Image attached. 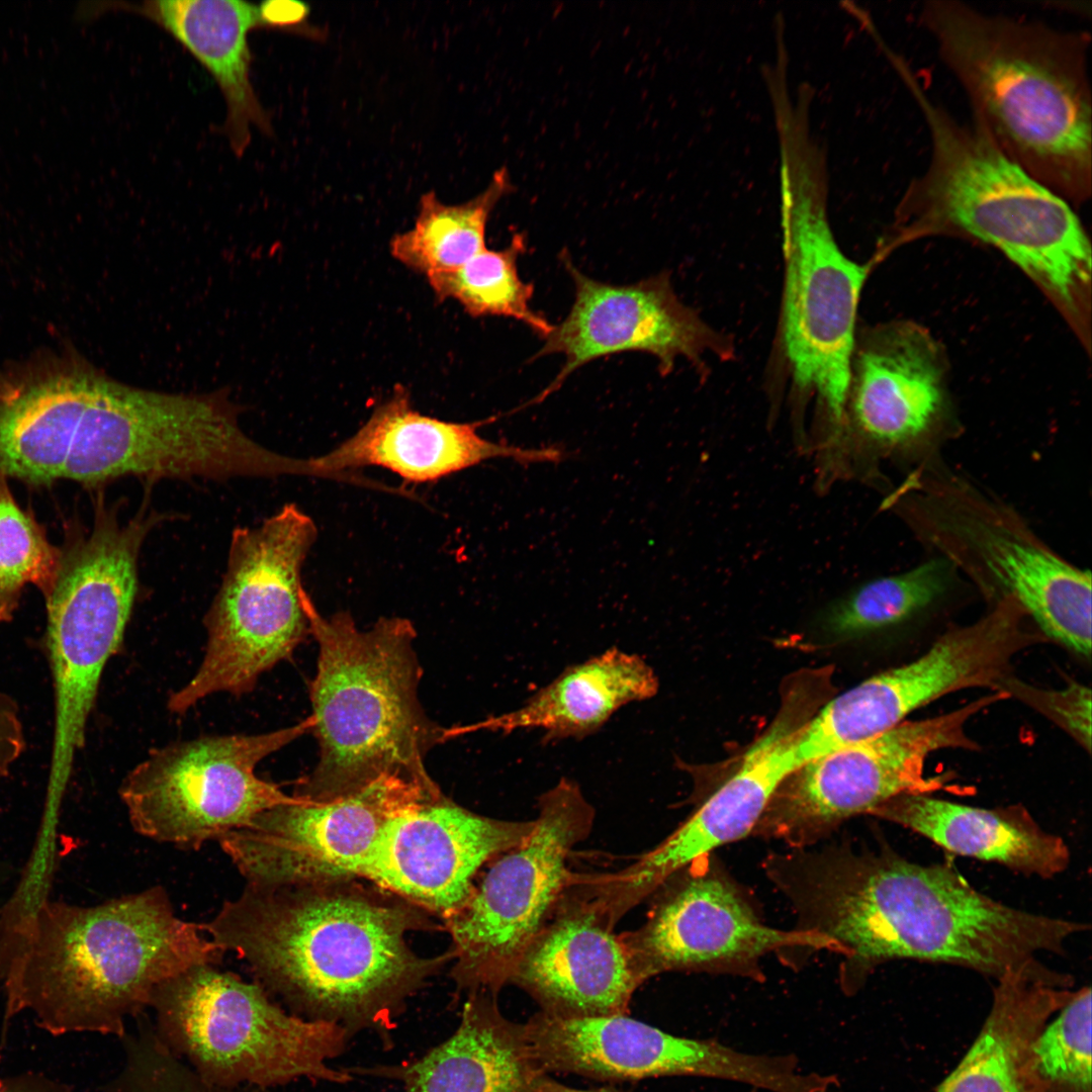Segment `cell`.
Segmentation results:
<instances>
[{
  "label": "cell",
  "instance_id": "obj_2",
  "mask_svg": "<svg viewBox=\"0 0 1092 1092\" xmlns=\"http://www.w3.org/2000/svg\"><path fill=\"white\" fill-rule=\"evenodd\" d=\"M350 881L247 883L202 925L294 1014L339 1024L350 1038L372 1032L390 1048L406 1001L442 960L420 957L406 941L424 922L420 908Z\"/></svg>",
  "mask_w": 1092,
  "mask_h": 1092
},
{
  "label": "cell",
  "instance_id": "obj_1",
  "mask_svg": "<svg viewBox=\"0 0 1092 1092\" xmlns=\"http://www.w3.org/2000/svg\"><path fill=\"white\" fill-rule=\"evenodd\" d=\"M764 874L791 904L797 928L846 950L840 990L853 996L894 960L967 968L1000 980L1062 954L1089 925L1013 908L971 886L946 863L912 861L886 840L842 841L769 853Z\"/></svg>",
  "mask_w": 1092,
  "mask_h": 1092
},
{
  "label": "cell",
  "instance_id": "obj_39",
  "mask_svg": "<svg viewBox=\"0 0 1092 1092\" xmlns=\"http://www.w3.org/2000/svg\"><path fill=\"white\" fill-rule=\"evenodd\" d=\"M0 1092H71L63 1083L36 1073L0 1078Z\"/></svg>",
  "mask_w": 1092,
  "mask_h": 1092
},
{
  "label": "cell",
  "instance_id": "obj_3",
  "mask_svg": "<svg viewBox=\"0 0 1092 1092\" xmlns=\"http://www.w3.org/2000/svg\"><path fill=\"white\" fill-rule=\"evenodd\" d=\"M202 924L179 918L162 887L79 906L49 895L0 907L6 1020L30 1013L53 1035L122 1036L125 1019L165 982L218 964Z\"/></svg>",
  "mask_w": 1092,
  "mask_h": 1092
},
{
  "label": "cell",
  "instance_id": "obj_27",
  "mask_svg": "<svg viewBox=\"0 0 1092 1092\" xmlns=\"http://www.w3.org/2000/svg\"><path fill=\"white\" fill-rule=\"evenodd\" d=\"M115 9L143 16L179 41L208 71L226 105L222 132L236 156L251 143V126L273 133L250 78L249 32L261 27L258 6L239 0L118 2Z\"/></svg>",
  "mask_w": 1092,
  "mask_h": 1092
},
{
  "label": "cell",
  "instance_id": "obj_23",
  "mask_svg": "<svg viewBox=\"0 0 1092 1092\" xmlns=\"http://www.w3.org/2000/svg\"><path fill=\"white\" fill-rule=\"evenodd\" d=\"M613 927L589 900L562 909L523 951L508 983L527 991L548 1014H627L642 981Z\"/></svg>",
  "mask_w": 1092,
  "mask_h": 1092
},
{
  "label": "cell",
  "instance_id": "obj_21",
  "mask_svg": "<svg viewBox=\"0 0 1092 1092\" xmlns=\"http://www.w3.org/2000/svg\"><path fill=\"white\" fill-rule=\"evenodd\" d=\"M561 259L574 285V301L535 358L558 353L565 362L533 403L544 400L573 371L598 358L627 351L649 353L658 359L665 375L678 356L697 362L714 349V334L678 300L668 275L614 285L581 273L566 253Z\"/></svg>",
  "mask_w": 1092,
  "mask_h": 1092
},
{
  "label": "cell",
  "instance_id": "obj_7",
  "mask_svg": "<svg viewBox=\"0 0 1092 1092\" xmlns=\"http://www.w3.org/2000/svg\"><path fill=\"white\" fill-rule=\"evenodd\" d=\"M774 117L786 265L785 350L795 383L816 392L838 423L849 393L857 303L868 269L844 255L831 231L826 153L811 133L810 111L786 106Z\"/></svg>",
  "mask_w": 1092,
  "mask_h": 1092
},
{
  "label": "cell",
  "instance_id": "obj_14",
  "mask_svg": "<svg viewBox=\"0 0 1092 1092\" xmlns=\"http://www.w3.org/2000/svg\"><path fill=\"white\" fill-rule=\"evenodd\" d=\"M1008 696L996 691L939 716L904 721L862 741L817 757L777 790L751 835L783 841L789 848L816 845L842 822L869 814L901 794L940 790L947 776L927 777L935 751L978 750L967 733L970 719Z\"/></svg>",
  "mask_w": 1092,
  "mask_h": 1092
},
{
  "label": "cell",
  "instance_id": "obj_9",
  "mask_svg": "<svg viewBox=\"0 0 1092 1092\" xmlns=\"http://www.w3.org/2000/svg\"><path fill=\"white\" fill-rule=\"evenodd\" d=\"M89 533L71 527L44 598L47 644L55 691L49 783L65 787L84 745L103 669L122 642L138 592L141 548L168 516L144 503L125 523L98 492Z\"/></svg>",
  "mask_w": 1092,
  "mask_h": 1092
},
{
  "label": "cell",
  "instance_id": "obj_38",
  "mask_svg": "<svg viewBox=\"0 0 1092 1092\" xmlns=\"http://www.w3.org/2000/svg\"><path fill=\"white\" fill-rule=\"evenodd\" d=\"M24 734L14 701L0 693V779L24 749Z\"/></svg>",
  "mask_w": 1092,
  "mask_h": 1092
},
{
  "label": "cell",
  "instance_id": "obj_24",
  "mask_svg": "<svg viewBox=\"0 0 1092 1092\" xmlns=\"http://www.w3.org/2000/svg\"><path fill=\"white\" fill-rule=\"evenodd\" d=\"M493 418L451 423L424 416L413 408L406 389L398 387L352 437L325 455L304 459L305 475L372 465L408 481L427 482L492 458L523 464L564 459L556 447L522 448L482 438L478 427Z\"/></svg>",
  "mask_w": 1092,
  "mask_h": 1092
},
{
  "label": "cell",
  "instance_id": "obj_6",
  "mask_svg": "<svg viewBox=\"0 0 1092 1092\" xmlns=\"http://www.w3.org/2000/svg\"><path fill=\"white\" fill-rule=\"evenodd\" d=\"M919 107L931 143L925 170L902 206L919 221L991 244L1065 305L1091 278V247L1066 199L1030 176L975 122L958 121L923 90L905 63L896 68Z\"/></svg>",
  "mask_w": 1092,
  "mask_h": 1092
},
{
  "label": "cell",
  "instance_id": "obj_22",
  "mask_svg": "<svg viewBox=\"0 0 1092 1092\" xmlns=\"http://www.w3.org/2000/svg\"><path fill=\"white\" fill-rule=\"evenodd\" d=\"M791 734L771 729L662 842L626 869L595 882V895L613 919L618 921L694 860L751 834L777 790L797 770Z\"/></svg>",
  "mask_w": 1092,
  "mask_h": 1092
},
{
  "label": "cell",
  "instance_id": "obj_32",
  "mask_svg": "<svg viewBox=\"0 0 1092 1092\" xmlns=\"http://www.w3.org/2000/svg\"><path fill=\"white\" fill-rule=\"evenodd\" d=\"M525 250V239L517 234L503 250L485 248L456 269L426 277L439 300L454 299L471 316L515 318L545 339L554 326L531 308L534 286L518 273L517 262Z\"/></svg>",
  "mask_w": 1092,
  "mask_h": 1092
},
{
  "label": "cell",
  "instance_id": "obj_25",
  "mask_svg": "<svg viewBox=\"0 0 1092 1092\" xmlns=\"http://www.w3.org/2000/svg\"><path fill=\"white\" fill-rule=\"evenodd\" d=\"M495 998L468 994L455 1031L419 1058L346 1070L398 1081L403 1092H530L549 1074L534 1060L523 1023L505 1017Z\"/></svg>",
  "mask_w": 1092,
  "mask_h": 1092
},
{
  "label": "cell",
  "instance_id": "obj_30",
  "mask_svg": "<svg viewBox=\"0 0 1092 1092\" xmlns=\"http://www.w3.org/2000/svg\"><path fill=\"white\" fill-rule=\"evenodd\" d=\"M658 679L638 654L612 647L567 666L518 709L465 728L511 733L544 732L543 743L581 739L600 730L622 707L656 695Z\"/></svg>",
  "mask_w": 1092,
  "mask_h": 1092
},
{
  "label": "cell",
  "instance_id": "obj_35",
  "mask_svg": "<svg viewBox=\"0 0 1092 1092\" xmlns=\"http://www.w3.org/2000/svg\"><path fill=\"white\" fill-rule=\"evenodd\" d=\"M1028 1071L1032 1092H1092L1090 987L1075 991L1038 1033Z\"/></svg>",
  "mask_w": 1092,
  "mask_h": 1092
},
{
  "label": "cell",
  "instance_id": "obj_11",
  "mask_svg": "<svg viewBox=\"0 0 1092 1092\" xmlns=\"http://www.w3.org/2000/svg\"><path fill=\"white\" fill-rule=\"evenodd\" d=\"M316 538L294 504L232 534L226 568L205 617L207 642L191 679L168 700L182 714L208 696L250 693L309 633L301 568Z\"/></svg>",
  "mask_w": 1092,
  "mask_h": 1092
},
{
  "label": "cell",
  "instance_id": "obj_12",
  "mask_svg": "<svg viewBox=\"0 0 1092 1092\" xmlns=\"http://www.w3.org/2000/svg\"><path fill=\"white\" fill-rule=\"evenodd\" d=\"M125 440L124 383L75 348L0 365L1 476L97 489L121 477Z\"/></svg>",
  "mask_w": 1092,
  "mask_h": 1092
},
{
  "label": "cell",
  "instance_id": "obj_33",
  "mask_svg": "<svg viewBox=\"0 0 1092 1092\" xmlns=\"http://www.w3.org/2000/svg\"><path fill=\"white\" fill-rule=\"evenodd\" d=\"M953 567L936 556L906 571L860 585L826 616L836 638L851 639L904 623L938 599L949 586Z\"/></svg>",
  "mask_w": 1092,
  "mask_h": 1092
},
{
  "label": "cell",
  "instance_id": "obj_5",
  "mask_svg": "<svg viewBox=\"0 0 1092 1092\" xmlns=\"http://www.w3.org/2000/svg\"><path fill=\"white\" fill-rule=\"evenodd\" d=\"M302 604L318 646L309 717L320 753L293 795L335 797L385 775L436 785L425 760L450 735L419 699L414 624L383 617L362 630L347 612L322 616L305 589Z\"/></svg>",
  "mask_w": 1092,
  "mask_h": 1092
},
{
  "label": "cell",
  "instance_id": "obj_34",
  "mask_svg": "<svg viewBox=\"0 0 1092 1092\" xmlns=\"http://www.w3.org/2000/svg\"><path fill=\"white\" fill-rule=\"evenodd\" d=\"M60 547L48 539L30 511L13 497L7 478L0 475V624L11 619L26 584L46 598L60 563Z\"/></svg>",
  "mask_w": 1092,
  "mask_h": 1092
},
{
  "label": "cell",
  "instance_id": "obj_19",
  "mask_svg": "<svg viewBox=\"0 0 1092 1092\" xmlns=\"http://www.w3.org/2000/svg\"><path fill=\"white\" fill-rule=\"evenodd\" d=\"M531 1054L547 1074L601 1081L703 1077L778 1092L787 1079L779 1055L750 1054L715 1038H692L628 1017L558 1016L540 1011L523 1023Z\"/></svg>",
  "mask_w": 1092,
  "mask_h": 1092
},
{
  "label": "cell",
  "instance_id": "obj_26",
  "mask_svg": "<svg viewBox=\"0 0 1092 1092\" xmlns=\"http://www.w3.org/2000/svg\"><path fill=\"white\" fill-rule=\"evenodd\" d=\"M869 815L910 829L951 853L1027 876L1050 879L1070 863L1065 840L1042 829L1021 805L988 809L927 794H901Z\"/></svg>",
  "mask_w": 1092,
  "mask_h": 1092
},
{
  "label": "cell",
  "instance_id": "obj_41",
  "mask_svg": "<svg viewBox=\"0 0 1092 1092\" xmlns=\"http://www.w3.org/2000/svg\"><path fill=\"white\" fill-rule=\"evenodd\" d=\"M530 1092H623L613 1086H605L595 1089H577L568 1087L553 1080L550 1076L543 1079L536 1087ZM747 1092H758V1090L751 1088Z\"/></svg>",
  "mask_w": 1092,
  "mask_h": 1092
},
{
  "label": "cell",
  "instance_id": "obj_15",
  "mask_svg": "<svg viewBox=\"0 0 1092 1092\" xmlns=\"http://www.w3.org/2000/svg\"><path fill=\"white\" fill-rule=\"evenodd\" d=\"M311 729V719L260 734L202 736L153 749L123 779L119 795L132 828L184 848L247 827L292 795L256 766Z\"/></svg>",
  "mask_w": 1092,
  "mask_h": 1092
},
{
  "label": "cell",
  "instance_id": "obj_10",
  "mask_svg": "<svg viewBox=\"0 0 1092 1092\" xmlns=\"http://www.w3.org/2000/svg\"><path fill=\"white\" fill-rule=\"evenodd\" d=\"M151 1005L172 1045L209 1086L353 1080L346 1069L331 1065L347 1049L345 1028L287 1012L259 983L213 965L193 967L165 982Z\"/></svg>",
  "mask_w": 1092,
  "mask_h": 1092
},
{
  "label": "cell",
  "instance_id": "obj_18",
  "mask_svg": "<svg viewBox=\"0 0 1092 1092\" xmlns=\"http://www.w3.org/2000/svg\"><path fill=\"white\" fill-rule=\"evenodd\" d=\"M671 878L647 922L622 938L642 982L665 972H696L762 983L760 963L769 953L804 949L846 954L838 941L822 933L765 924L713 852Z\"/></svg>",
  "mask_w": 1092,
  "mask_h": 1092
},
{
  "label": "cell",
  "instance_id": "obj_8",
  "mask_svg": "<svg viewBox=\"0 0 1092 1092\" xmlns=\"http://www.w3.org/2000/svg\"><path fill=\"white\" fill-rule=\"evenodd\" d=\"M906 525L996 601L1010 598L1046 638L1091 655V574L1052 550L1008 506L951 474L916 473L892 494Z\"/></svg>",
  "mask_w": 1092,
  "mask_h": 1092
},
{
  "label": "cell",
  "instance_id": "obj_16",
  "mask_svg": "<svg viewBox=\"0 0 1092 1092\" xmlns=\"http://www.w3.org/2000/svg\"><path fill=\"white\" fill-rule=\"evenodd\" d=\"M1024 610L1010 598L995 602L977 622L944 632L916 659L877 673L831 700L797 729L798 766L883 733L927 704L961 690L999 691L1020 651L1045 637L1027 628Z\"/></svg>",
  "mask_w": 1092,
  "mask_h": 1092
},
{
  "label": "cell",
  "instance_id": "obj_13",
  "mask_svg": "<svg viewBox=\"0 0 1092 1092\" xmlns=\"http://www.w3.org/2000/svg\"><path fill=\"white\" fill-rule=\"evenodd\" d=\"M538 809L531 832L497 856L446 918L459 991L496 995L570 881L569 855L590 832L595 810L568 778L539 797Z\"/></svg>",
  "mask_w": 1092,
  "mask_h": 1092
},
{
  "label": "cell",
  "instance_id": "obj_40",
  "mask_svg": "<svg viewBox=\"0 0 1092 1092\" xmlns=\"http://www.w3.org/2000/svg\"><path fill=\"white\" fill-rule=\"evenodd\" d=\"M171 1066L159 1065L147 1079L141 1092H206L202 1085H193L184 1077H178Z\"/></svg>",
  "mask_w": 1092,
  "mask_h": 1092
},
{
  "label": "cell",
  "instance_id": "obj_31",
  "mask_svg": "<svg viewBox=\"0 0 1092 1092\" xmlns=\"http://www.w3.org/2000/svg\"><path fill=\"white\" fill-rule=\"evenodd\" d=\"M511 188L500 169L482 192L460 204L443 203L434 191L423 194L413 229L390 241L391 255L425 276L462 266L486 248L489 215Z\"/></svg>",
  "mask_w": 1092,
  "mask_h": 1092
},
{
  "label": "cell",
  "instance_id": "obj_36",
  "mask_svg": "<svg viewBox=\"0 0 1092 1092\" xmlns=\"http://www.w3.org/2000/svg\"><path fill=\"white\" fill-rule=\"evenodd\" d=\"M999 691L1014 697L1057 724L1080 744L1091 751V691L1076 680L1060 690L1041 689L1024 682L1012 674L1000 685Z\"/></svg>",
  "mask_w": 1092,
  "mask_h": 1092
},
{
  "label": "cell",
  "instance_id": "obj_4",
  "mask_svg": "<svg viewBox=\"0 0 1092 1092\" xmlns=\"http://www.w3.org/2000/svg\"><path fill=\"white\" fill-rule=\"evenodd\" d=\"M919 20L970 100L973 122L1056 194L1088 198L1089 34L948 0L925 2Z\"/></svg>",
  "mask_w": 1092,
  "mask_h": 1092
},
{
  "label": "cell",
  "instance_id": "obj_17",
  "mask_svg": "<svg viewBox=\"0 0 1092 1092\" xmlns=\"http://www.w3.org/2000/svg\"><path fill=\"white\" fill-rule=\"evenodd\" d=\"M441 796L438 785L385 775L335 797L292 795L218 841L248 884L353 880L362 878L375 842L392 820Z\"/></svg>",
  "mask_w": 1092,
  "mask_h": 1092
},
{
  "label": "cell",
  "instance_id": "obj_29",
  "mask_svg": "<svg viewBox=\"0 0 1092 1092\" xmlns=\"http://www.w3.org/2000/svg\"><path fill=\"white\" fill-rule=\"evenodd\" d=\"M851 411L859 431L884 447L924 436L942 404L940 370L930 346L913 332L884 331L851 364Z\"/></svg>",
  "mask_w": 1092,
  "mask_h": 1092
},
{
  "label": "cell",
  "instance_id": "obj_42",
  "mask_svg": "<svg viewBox=\"0 0 1092 1092\" xmlns=\"http://www.w3.org/2000/svg\"><path fill=\"white\" fill-rule=\"evenodd\" d=\"M8 880H9V873L7 872V869L4 868L3 866H0V907L6 901V899L8 898V897L4 898L2 896L3 893H4L3 889H4L5 884H6V882Z\"/></svg>",
  "mask_w": 1092,
  "mask_h": 1092
},
{
  "label": "cell",
  "instance_id": "obj_37",
  "mask_svg": "<svg viewBox=\"0 0 1092 1092\" xmlns=\"http://www.w3.org/2000/svg\"><path fill=\"white\" fill-rule=\"evenodd\" d=\"M261 27L295 32L305 37L323 40L326 31L311 25L307 20L310 6L300 1L268 0L259 4Z\"/></svg>",
  "mask_w": 1092,
  "mask_h": 1092
},
{
  "label": "cell",
  "instance_id": "obj_20",
  "mask_svg": "<svg viewBox=\"0 0 1092 1092\" xmlns=\"http://www.w3.org/2000/svg\"><path fill=\"white\" fill-rule=\"evenodd\" d=\"M533 825L473 813L443 795L384 828L362 878L446 919L468 900L479 869L519 844Z\"/></svg>",
  "mask_w": 1092,
  "mask_h": 1092
},
{
  "label": "cell",
  "instance_id": "obj_28",
  "mask_svg": "<svg viewBox=\"0 0 1092 1092\" xmlns=\"http://www.w3.org/2000/svg\"><path fill=\"white\" fill-rule=\"evenodd\" d=\"M1074 978L1044 964L997 981L990 1012L973 1045L936 1092H1032V1042L1074 992Z\"/></svg>",
  "mask_w": 1092,
  "mask_h": 1092
}]
</instances>
